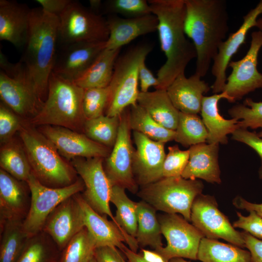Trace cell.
Here are the masks:
<instances>
[{"label":"cell","mask_w":262,"mask_h":262,"mask_svg":"<svg viewBox=\"0 0 262 262\" xmlns=\"http://www.w3.org/2000/svg\"><path fill=\"white\" fill-rule=\"evenodd\" d=\"M152 14L158 19L161 48L166 61L159 69L156 89H165L180 74L185 73L189 63L196 57L195 47L184 32V0H150Z\"/></svg>","instance_id":"1"},{"label":"cell","mask_w":262,"mask_h":262,"mask_svg":"<svg viewBox=\"0 0 262 262\" xmlns=\"http://www.w3.org/2000/svg\"><path fill=\"white\" fill-rule=\"evenodd\" d=\"M184 32L196 52L195 73L206 76L229 31L225 0H184Z\"/></svg>","instance_id":"2"},{"label":"cell","mask_w":262,"mask_h":262,"mask_svg":"<svg viewBox=\"0 0 262 262\" xmlns=\"http://www.w3.org/2000/svg\"><path fill=\"white\" fill-rule=\"evenodd\" d=\"M59 17L41 7L31 9L27 39L19 61L25 66L40 98L47 97L58 42Z\"/></svg>","instance_id":"3"},{"label":"cell","mask_w":262,"mask_h":262,"mask_svg":"<svg viewBox=\"0 0 262 262\" xmlns=\"http://www.w3.org/2000/svg\"><path fill=\"white\" fill-rule=\"evenodd\" d=\"M83 93L84 89L74 82L52 72L46 99L31 124L59 126L74 131L83 129L86 120L82 108Z\"/></svg>","instance_id":"4"},{"label":"cell","mask_w":262,"mask_h":262,"mask_svg":"<svg viewBox=\"0 0 262 262\" xmlns=\"http://www.w3.org/2000/svg\"><path fill=\"white\" fill-rule=\"evenodd\" d=\"M19 134L32 172L42 184L63 187L77 180L73 166L61 157L53 144L39 131L22 126Z\"/></svg>","instance_id":"5"},{"label":"cell","mask_w":262,"mask_h":262,"mask_svg":"<svg viewBox=\"0 0 262 262\" xmlns=\"http://www.w3.org/2000/svg\"><path fill=\"white\" fill-rule=\"evenodd\" d=\"M202 181L180 177L163 178L141 187L137 192L143 200L156 210L166 213H180L191 221V208L196 197L202 193Z\"/></svg>","instance_id":"6"},{"label":"cell","mask_w":262,"mask_h":262,"mask_svg":"<svg viewBox=\"0 0 262 262\" xmlns=\"http://www.w3.org/2000/svg\"><path fill=\"white\" fill-rule=\"evenodd\" d=\"M151 49L149 45H138L118 57L108 86L110 97L105 115L119 116L127 108L137 103L139 67Z\"/></svg>","instance_id":"7"},{"label":"cell","mask_w":262,"mask_h":262,"mask_svg":"<svg viewBox=\"0 0 262 262\" xmlns=\"http://www.w3.org/2000/svg\"><path fill=\"white\" fill-rule=\"evenodd\" d=\"M0 97L2 103L18 116L33 118L44 101L36 93L24 65L10 63L0 52Z\"/></svg>","instance_id":"8"},{"label":"cell","mask_w":262,"mask_h":262,"mask_svg":"<svg viewBox=\"0 0 262 262\" xmlns=\"http://www.w3.org/2000/svg\"><path fill=\"white\" fill-rule=\"evenodd\" d=\"M58 42L61 46L78 42H106L107 19L80 2L72 0L58 16Z\"/></svg>","instance_id":"9"},{"label":"cell","mask_w":262,"mask_h":262,"mask_svg":"<svg viewBox=\"0 0 262 262\" xmlns=\"http://www.w3.org/2000/svg\"><path fill=\"white\" fill-rule=\"evenodd\" d=\"M26 182L30 190L31 202L23 224L29 237L42 231L47 218L58 205L85 188L82 179H77L72 184L65 187H48L42 184L32 172Z\"/></svg>","instance_id":"10"},{"label":"cell","mask_w":262,"mask_h":262,"mask_svg":"<svg viewBox=\"0 0 262 262\" xmlns=\"http://www.w3.org/2000/svg\"><path fill=\"white\" fill-rule=\"evenodd\" d=\"M127 108L120 115L117 137L111 153L105 159L104 170L112 185L122 187L132 193L138 192L133 172L135 149L131 137Z\"/></svg>","instance_id":"11"},{"label":"cell","mask_w":262,"mask_h":262,"mask_svg":"<svg viewBox=\"0 0 262 262\" xmlns=\"http://www.w3.org/2000/svg\"><path fill=\"white\" fill-rule=\"evenodd\" d=\"M158 219L167 245L155 251L168 262L176 258L196 260L200 242L204 237L203 234L176 213H166Z\"/></svg>","instance_id":"12"},{"label":"cell","mask_w":262,"mask_h":262,"mask_svg":"<svg viewBox=\"0 0 262 262\" xmlns=\"http://www.w3.org/2000/svg\"><path fill=\"white\" fill-rule=\"evenodd\" d=\"M191 221L204 237L221 238L240 247H245L241 232L234 229L219 210L213 196L201 193L196 197L191 208Z\"/></svg>","instance_id":"13"},{"label":"cell","mask_w":262,"mask_h":262,"mask_svg":"<svg viewBox=\"0 0 262 262\" xmlns=\"http://www.w3.org/2000/svg\"><path fill=\"white\" fill-rule=\"evenodd\" d=\"M103 159L76 158L72 160L71 165L83 181L85 191L82 196L86 202L99 214L110 217L117 225L110 208L113 186L104 170Z\"/></svg>","instance_id":"14"},{"label":"cell","mask_w":262,"mask_h":262,"mask_svg":"<svg viewBox=\"0 0 262 262\" xmlns=\"http://www.w3.org/2000/svg\"><path fill=\"white\" fill-rule=\"evenodd\" d=\"M262 47V32L251 34L250 47L240 60L232 61L228 66L231 69L227 77L223 92L227 93L232 102L241 99L245 96L257 89L262 88V73L257 68L258 58Z\"/></svg>","instance_id":"15"},{"label":"cell","mask_w":262,"mask_h":262,"mask_svg":"<svg viewBox=\"0 0 262 262\" xmlns=\"http://www.w3.org/2000/svg\"><path fill=\"white\" fill-rule=\"evenodd\" d=\"M39 131L55 146L59 154L67 160L76 158L106 159L111 148L97 143L85 134L55 126H41Z\"/></svg>","instance_id":"16"},{"label":"cell","mask_w":262,"mask_h":262,"mask_svg":"<svg viewBox=\"0 0 262 262\" xmlns=\"http://www.w3.org/2000/svg\"><path fill=\"white\" fill-rule=\"evenodd\" d=\"M133 139L136 147L133 172L137 184L142 187L163 178L165 143L152 140L135 131H133Z\"/></svg>","instance_id":"17"},{"label":"cell","mask_w":262,"mask_h":262,"mask_svg":"<svg viewBox=\"0 0 262 262\" xmlns=\"http://www.w3.org/2000/svg\"><path fill=\"white\" fill-rule=\"evenodd\" d=\"M262 14V0L243 17V21L236 31L230 33L220 45L218 53L213 61L211 72L215 78L211 86L214 94L224 90L227 81L226 70L232 56L245 43L248 31L255 27L260 16Z\"/></svg>","instance_id":"18"},{"label":"cell","mask_w":262,"mask_h":262,"mask_svg":"<svg viewBox=\"0 0 262 262\" xmlns=\"http://www.w3.org/2000/svg\"><path fill=\"white\" fill-rule=\"evenodd\" d=\"M83 228L82 210L75 195L63 201L51 212L42 231L52 239L61 251Z\"/></svg>","instance_id":"19"},{"label":"cell","mask_w":262,"mask_h":262,"mask_svg":"<svg viewBox=\"0 0 262 262\" xmlns=\"http://www.w3.org/2000/svg\"><path fill=\"white\" fill-rule=\"evenodd\" d=\"M106 42H78L61 46L52 72L74 82L90 66L106 48Z\"/></svg>","instance_id":"20"},{"label":"cell","mask_w":262,"mask_h":262,"mask_svg":"<svg viewBox=\"0 0 262 262\" xmlns=\"http://www.w3.org/2000/svg\"><path fill=\"white\" fill-rule=\"evenodd\" d=\"M82 210L84 226L96 242V246H110L119 248L121 250L125 246L137 253L139 245L135 238L125 234L113 221L106 216L96 212L79 193L75 195Z\"/></svg>","instance_id":"21"},{"label":"cell","mask_w":262,"mask_h":262,"mask_svg":"<svg viewBox=\"0 0 262 262\" xmlns=\"http://www.w3.org/2000/svg\"><path fill=\"white\" fill-rule=\"evenodd\" d=\"M0 169V224L10 220H24L30 208L28 185Z\"/></svg>","instance_id":"22"},{"label":"cell","mask_w":262,"mask_h":262,"mask_svg":"<svg viewBox=\"0 0 262 262\" xmlns=\"http://www.w3.org/2000/svg\"><path fill=\"white\" fill-rule=\"evenodd\" d=\"M201 78L195 73L189 78L182 73L166 89L172 103L180 112L193 115L200 112L204 94L211 88Z\"/></svg>","instance_id":"23"},{"label":"cell","mask_w":262,"mask_h":262,"mask_svg":"<svg viewBox=\"0 0 262 262\" xmlns=\"http://www.w3.org/2000/svg\"><path fill=\"white\" fill-rule=\"evenodd\" d=\"M107 22L109 36L105 48L109 49H121L137 37L155 31L158 23L153 14L126 18L110 16Z\"/></svg>","instance_id":"24"},{"label":"cell","mask_w":262,"mask_h":262,"mask_svg":"<svg viewBox=\"0 0 262 262\" xmlns=\"http://www.w3.org/2000/svg\"><path fill=\"white\" fill-rule=\"evenodd\" d=\"M31 9L13 0H0V40L23 48L29 28Z\"/></svg>","instance_id":"25"},{"label":"cell","mask_w":262,"mask_h":262,"mask_svg":"<svg viewBox=\"0 0 262 262\" xmlns=\"http://www.w3.org/2000/svg\"><path fill=\"white\" fill-rule=\"evenodd\" d=\"M189 150V161L181 176L185 179H201L210 183H221L219 144L200 143L191 146Z\"/></svg>","instance_id":"26"},{"label":"cell","mask_w":262,"mask_h":262,"mask_svg":"<svg viewBox=\"0 0 262 262\" xmlns=\"http://www.w3.org/2000/svg\"><path fill=\"white\" fill-rule=\"evenodd\" d=\"M221 99L232 102L231 98L224 91L204 96L202 99L200 112L208 131V144H226L228 142L227 135L232 134L239 128V120L234 118L227 119L219 114L218 102Z\"/></svg>","instance_id":"27"},{"label":"cell","mask_w":262,"mask_h":262,"mask_svg":"<svg viewBox=\"0 0 262 262\" xmlns=\"http://www.w3.org/2000/svg\"><path fill=\"white\" fill-rule=\"evenodd\" d=\"M137 103L159 124L166 128L175 131L180 112L172 103L166 90L140 91Z\"/></svg>","instance_id":"28"},{"label":"cell","mask_w":262,"mask_h":262,"mask_svg":"<svg viewBox=\"0 0 262 262\" xmlns=\"http://www.w3.org/2000/svg\"><path fill=\"white\" fill-rule=\"evenodd\" d=\"M120 50L105 48L87 70L74 82L83 89L108 86Z\"/></svg>","instance_id":"29"},{"label":"cell","mask_w":262,"mask_h":262,"mask_svg":"<svg viewBox=\"0 0 262 262\" xmlns=\"http://www.w3.org/2000/svg\"><path fill=\"white\" fill-rule=\"evenodd\" d=\"M156 211L143 200L137 202V230L135 239L139 246H150L154 250L163 247L161 226Z\"/></svg>","instance_id":"30"},{"label":"cell","mask_w":262,"mask_h":262,"mask_svg":"<svg viewBox=\"0 0 262 262\" xmlns=\"http://www.w3.org/2000/svg\"><path fill=\"white\" fill-rule=\"evenodd\" d=\"M197 260L202 262H252L249 251L206 237L200 242Z\"/></svg>","instance_id":"31"},{"label":"cell","mask_w":262,"mask_h":262,"mask_svg":"<svg viewBox=\"0 0 262 262\" xmlns=\"http://www.w3.org/2000/svg\"><path fill=\"white\" fill-rule=\"evenodd\" d=\"M128 118L131 130L139 132L152 140L166 143L174 140L175 131L159 124L138 103L129 107Z\"/></svg>","instance_id":"32"},{"label":"cell","mask_w":262,"mask_h":262,"mask_svg":"<svg viewBox=\"0 0 262 262\" xmlns=\"http://www.w3.org/2000/svg\"><path fill=\"white\" fill-rule=\"evenodd\" d=\"M23 220H10L0 224V262H16L29 237Z\"/></svg>","instance_id":"33"},{"label":"cell","mask_w":262,"mask_h":262,"mask_svg":"<svg viewBox=\"0 0 262 262\" xmlns=\"http://www.w3.org/2000/svg\"><path fill=\"white\" fill-rule=\"evenodd\" d=\"M61 251L43 231L29 237L16 262H59Z\"/></svg>","instance_id":"34"},{"label":"cell","mask_w":262,"mask_h":262,"mask_svg":"<svg viewBox=\"0 0 262 262\" xmlns=\"http://www.w3.org/2000/svg\"><path fill=\"white\" fill-rule=\"evenodd\" d=\"M110 202L116 208L115 218L117 226L124 233L135 238L137 230V202L128 196L125 188L116 185L112 187Z\"/></svg>","instance_id":"35"},{"label":"cell","mask_w":262,"mask_h":262,"mask_svg":"<svg viewBox=\"0 0 262 262\" xmlns=\"http://www.w3.org/2000/svg\"><path fill=\"white\" fill-rule=\"evenodd\" d=\"M0 165L1 169L20 181L26 182L32 174L24 148L12 140L0 148Z\"/></svg>","instance_id":"36"},{"label":"cell","mask_w":262,"mask_h":262,"mask_svg":"<svg viewBox=\"0 0 262 262\" xmlns=\"http://www.w3.org/2000/svg\"><path fill=\"white\" fill-rule=\"evenodd\" d=\"M120 115H102L86 120L83 127L85 134L93 141L112 148L117 137Z\"/></svg>","instance_id":"37"},{"label":"cell","mask_w":262,"mask_h":262,"mask_svg":"<svg viewBox=\"0 0 262 262\" xmlns=\"http://www.w3.org/2000/svg\"><path fill=\"white\" fill-rule=\"evenodd\" d=\"M207 130L197 115L180 112L174 140L185 147L206 143Z\"/></svg>","instance_id":"38"},{"label":"cell","mask_w":262,"mask_h":262,"mask_svg":"<svg viewBox=\"0 0 262 262\" xmlns=\"http://www.w3.org/2000/svg\"><path fill=\"white\" fill-rule=\"evenodd\" d=\"M96 247L94 238L84 227L61 251L59 262H90Z\"/></svg>","instance_id":"39"},{"label":"cell","mask_w":262,"mask_h":262,"mask_svg":"<svg viewBox=\"0 0 262 262\" xmlns=\"http://www.w3.org/2000/svg\"><path fill=\"white\" fill-rule=\"evenodd\" d=\"M228 113L232 118L241 119L237 124L239 128L262 129V101L255 102L250 98H246L243 104H238L230 108Z\"/></svg>","instance_id":"40"},{"label":"cell","mask_w":262,"mask_h":262,"mask_svg":"<svg viewBox=\"0 0 262 262\" xmlns=\"http://www.w3.org/2000/svg\"><path fill=\"white\" fill-rule=\"evenodd\" d=\"M109 97L108 86L84 89L82 108L85 119H93L104 115Z\"/></svg>","instance_id":"41"},{"label":"cell","mask_w":262,"mask_h":262,"mask_svg":"<svg viewBox=\"0 0 262 262\" xmlns=\"http://www.w3.org/2000/svg\"><path fill=\"white\" fill-rule=\"evenodd\" d=\"M107 13L121 14L128 18L151 14L150 6L145 0H110L104 4Z\"/></svg>","instance_id":"42"},{"label":"cell","mask_w":262,"mask_h":262,"mask_svg":"<svg viewBox=\"0 0 262 262\" xmlns=\"http://www.w3.org/2000/svg\"><path fill=\"white\" fill-rule=\"evenodd\" d=\"M168 149L163 166V178L180 177L188 162L189 150H182L176 145Z\"/></svg>","instance_id":"43"},{"label":"cell","mask_w":262,"mask_h":262,"mask_svg":"<svg viewBox=\"0 0 262 262\" xmlns=\"http://www.w3.org/2000/svg\"><path fill=\"white\" fill-rule=\"evenodd\" d=\"M22 124L18 115L3 103L0 105V141L5 144L12 140L16 131H19Z\"/></svg>","instance_id":"44"},{"label":"cell","mask_w":262,"mask_h":262,"mask_svg":"<svg viewBox=\"0 0 262 262\" xmlns=\"http://www.w3.org/2000/svg\"><path fill=\"white\" fill-rule=\"evenodd\" d=\"M237 215L238 219L233 223L234 228L242 229L253 236L262 239V217L254 211H250L247 216L238 212Z\"/></svg>","instance_id":"45"},{"label":"cell","mask_w":262,"mask_h":262,"mask_svg":"<svg viewBox=\"0 0 262 262\" xmlns=\"http://www.w3.org/2000/svg\"><path fill=\"white\" fill-rule=\"evenodd\" d=\"M231 138L235 141L243 143L253 149L259 155L261 165L259 170L260 179H262V138L255 132L248 131L247 129L239 128L232 133Z\"/></svg>","instance_id":"46"},{"label":"cell","mask_w":262,"mask_h":262,"mask_svg":"<svg viewBox=\"0 0 262 262\" xmlns=\"http://www.w3.org/2000/svg\"><path fill=\"white\" fill-rule=\"evenodd\" d=\"M94 258L97 262H127L116 247L114 246L96 247Z\"/></svg>","instance_id":"47"},{"label":"cell","mask_w":262,"mask_h":262,"mask_svg":"<svg viewBox=\"0 0 262 262\" xmlns=\"http://www.w3.org/2000/svg\"><path fill=\"white\" fill-rule=\"evenodd\" d=\"M245 247L249 251L252 262H262V241L246 231L241 232Z\"/></svg>","instance_id":"48"},{"label":"cell","mask_w":262,"mask_h":262,"mask_svg":"<svg viewBox=\"0 0 262 262\" xmlns=\"http://www.w3.org/2000/svg\"><path fill=\"white\" fill-rule=\"evenodd\" d=\"M138 79L141 92H148L151 86H154L156 88L159 85L157 78L154 76L147 67L145 61L143 62L139 67Z\"/></svg>","instance_id":"49"},{"label":"cell","mask_w":262,"mask_h":262,"mask_svg":"<svg viewBox=\"0 0 262 262\" xmlns=\"http://www.w3.org/2000/svg\"><path fill=\"white\" fill-rule=\"evenodd\" d=\"M71 0H36L46 12L59 16L70 3Z\"/></svg>","instance_id":"50"},{"label":"cell","mask_w":262,"mask_h":262,"mask_svg":"<svg viewBox=\"0 0 262 262\" xmlns=\"http://www.w3.org/2000/svg\"><path fill=\"white\" fill-rule=\"evenodd\" d=\"M233 204L236 208L240 209L246 210L248 212L254 211L262 217V203H251L241 196H237L233 200Z\"/></svg>","instance_id":"51"},{"label":"cell","mask_w":262,"mask_h":262,"mask_svg":"<svg viewBox=\"0 0 262 262\" xmlns=\"http://www.w3.org/2000/svg\"><path fill=\"white\" fill-rule=\"evenodd\" d=\"M142 257L147 262H169L155 250L142 249Z\"/></svg>","instance_id":"52"},{"label":"cell","mask_w":262,"mask_h":262,"mask_svg":"<svg viewBox=\"0 0 262 262\" xmlns=\"http://www.w3.org/2000/svg\"><path fill=\"white\" fill-rule=\"evenodd\" d=\"M126 256L128 262H147L141 255L135 253L126 246L121 250Z\"/></svg>","instance_id":"53"},{"label":"cell","mask_w":262,"mask_h":262,"mask_svg":"<svg viewBox=\"0 0 262 262\" xmlns=\"http://www.w3.org/2000/svg\"><path fill=\"white\" fill-rule=\"evenodd\" d=\"M89 9L94 13L101 15L100 11L102 8L103 4L100 0H89Z\"/></svg>","instance_id":"54"},{"label":"cell","mask_w":262,"mask_h":262,"mask_svg":"<svg viewBox=\"0 0 262 262\" xmlns=\"http://www.w3.org/2000/svg\"><path fill=\"white\" fill-rule=\"evenodd\" d=\"M255 27L259 29V31L262 32V16L258 18Z\"/></svg>","instance_id":"55"},{"label":"cell","mask_w":262,"mask_h":262,"mask_svg":"<svg viewBox=\"0 0 262 262\" xmlns=\"http://www.w3.org/2000/svg\"><path fill=\"white\" fill-rule=\"evenodd\" d=\"M169 262H190L181 258H176L171 259Z\"/></svg>","instance_id":"56"},{"label":"cell","mask_w":262,"mask_h":262,"mask_svg":"<svg viewBox=\"0 0 262 262\" xmlns=\"http://www.w3.org/2000/svg\"><path fill=\"white\" fill-rule=\"evenodd\" d=\"M259 136L262 138V131L257 133Z\"/></svg>","instance_id":"57"},{"label":"cell","mask_w":262,"mask_h":262,"mask_svg":"<svg viewBox=\"0 0 262 262\" xmlns=\"http://www.w3.org/2000/svg\"><path fill=\"white\" fill-rule=\"evenodd\" d=\"M90 262H97L96 260H95V258L94 257Z\"/></svg>","instance_id":"58"}]
</instances>
